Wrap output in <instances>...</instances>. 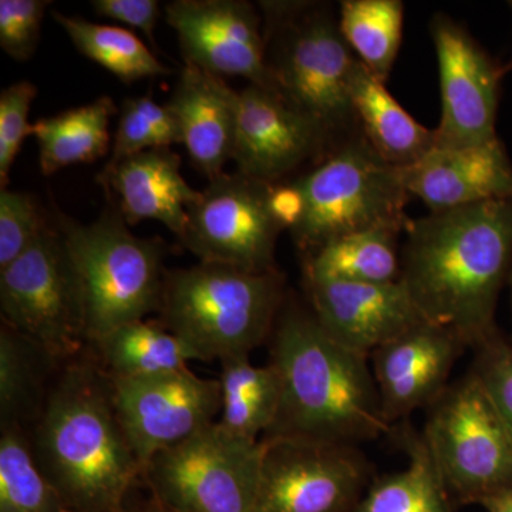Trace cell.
I'll use <instances>...</instances> for the list:
<instances>
[{
  "instance_id": "cell-1",
  "label": "cell",
  "mask_w": 512,
  "mask_h": 512,
  "mask_svg": "<svg viewBox=\"0 0 512 512\" xmlns=\"http://www.w3.org/2000/svg\"><path fill=\"white\" fill-rule=\"evenodd\" d=\"M400 281L421 318L467 348L497 330L495 311L512 274V198L410 220Z\"/></svg>"
},
{
  "instance_id": "cell-2",
  "label": "cell",
  "mask_w": 512,
  "mask_h": 512,
  "mask_svg": "<svg viewBox=\"0 0 512 512\" xmlns=\"http://www.w3.org/2000/svg\"><path fill=\"white\" fill-rule=\"evenodd\" d=\"M275 326L269 365L281 397L262 440L359 447L393 429L384 419L369 357L330 338L312 312L288 308Z\"/></svg>"
},
{
  "instance_id": "cell-3",
  "label": "cell",
  "mask_w": 512,
  "mask_h": 512,
  "mask_svg": "<svg viewBox=\"0 0 512 512\" xmlns=\"http://www.w3.org/2000/svg\"><path fill=\"white\" fill-rule=\"evenodd\" d=\"M32 450L73 512H121L144 471L128 443L106 373L70 362L47 393Z\"/></svg>"
},
{
  "instance_id": "cell-4",
  "label": "cell",
  "mask_w": 512,
  "mask_h": 512,
  "mask_svg": "<svg viewBox=\"0 0 512 512\" xmlns=\"http://www.w3.org/2000/svg\"><path fill=\"white\" fill-rule=\"evenodd\" d=\"M264 12L266 63L275 92L330 138L346 143L359 121L350 80L359 60L325 3L259 2Z\"/></svg>"
},
{
  "instance_id": "cell-5",
  "label": "cell",
  "mask_w": 512,
  "mask_h": 512,
  "mask_svg": "<svg viewBox=\"0 0 512 512\" xmlns=\"http://www.w3.org/2000/svg\"><path fill=\"white\" fill-rule=\"evenodd\" d=\"M284 281L278 271L200 264L165 274L161 325L200 362L249 356L278 320Z\"/></svg>"
},
{
  "instance_id": "cell-6",
  "label": "cell",
  "mask_w": 512,
  "mask_h": 512,
  "mask_svg": "<svg viewBox=\"0 0 512 512\" xmlns=\"http://www.w3.org/2000/svg\"><path fill=\"white\" fill-rule=\"evenodd\" d=\"M82 284L87 342L160 309L165 281L163 242L128 231L117 212L84 225L57 212Z\"/></svg>"
},
{
  "instance_id": "cell-7",
  "label": "cell",
  "mask_w": 512,
  "mask_h": 512,
  "mask_svg": "<svg viewBox=\"0 0 512 512\" xmlns=\"http://www.w3.org/2000/svg\"><path fill=\"white\" fill-rule=\"evenodd\" d=\"M295 181L305 210L291 234L308 255L333 239L372 231L399 235L409 225L410 195L400 168L384 161L362 133Z\"/></svg>"
},
{
  "instance_id": "cell-8",
  "label": "cell",
  "mask_w": 512,
  "mask_h": 512,
  "mask_svg": "<svg viewBox=\"0 0 512 512\" xmlns=\"http://www.w3.org/2000/svg\"><path fill=\"white\" fill-rule=\"evenodd\" d=\"M421 434L453 503L512 490V441L473 372L431 404Z\"/></svg>"
},
{
  "instance_id": "cell-9",
  "label": "cell",
  "mask_w": 512,
  "mask_h": 512,
  "mask_svg": "<svg viewBox=\"0 0 512 512\" xmlns=\"http://www.w3.org/2000/svg\"><path fill=\"white\" fill-rule=\"evenodd\" d=\"M2 323L25 336L56 365L87 342L79 272L59 228L47 225L28 251L0 269Z\"/></svg>"
},
{
  "instance_id": "cell-10",
  "label": "cell",
  "mask_w": 512,
  "mask_h": 512,
  "mask_svg": "<svg viewBox=\"0 0 512 512\" xmlns=\"http://www.w3.org/2000/svg\"><path fill=\"white\" fill-rule=\"evenodd\" d=\"M262 440L235 436L218 421L148 463L153 498L174 512H256Z\"/></svg>"
},
{
  "instance_id": "cell-11",
  "label": "cell",
  "mask_w": 512,
  "mask_h": 512,
  "mask_svg": "<svg viewBox=\"0 0 512 512\" xmlns=\"http://www.w3.org/2000/svg\"><path fill=\"white\" fill-rule=\"evenodd\" d=\"M271 188L238 171L218 175L188 207L181 244L208 264L278 271L275 245L284 228L272 214Z\"/></svg>"
},
{
  "instance_id": "cell-12",
  "label": "cell",
  "mask_w": 512,
  "mask_h": 512,
  "mask_svg": "<svg viewBox=\"0 0 512 512\" xmlns=\"http://www.w3.org/2000/svg\"><path fill=\"white\" fill-rule=\"evenodd\" d=\"M256 512H353L370 480L359 447L262 440Z\"/></svg>"
},
{
  "instance_id": "cell-13",
  "label": "cell",
  "mask_w": 512,
  "mask_h": 512,
  "mask_svg": "<svg viewBox=\"0 0 512 512\" xmlns=\"http://www.w3.org/2000/svg\"><path fill=\"white\" fill-rule=\"evenodd\" d=\"M110 382L121 426L143 471L157 454L207 429L221 413L220 380L197 376L190 367Z\"/></svg>"
},
{
  "instance_id": "cell-14",
  "label": "cell",
  "mask_w": 512,
  "mask_h": 512,
  "mask_svg": "<svg viewBox=\"0 0 512 512\" xmlns=\"http://www.w3.org/2000/svg\"><path fill=\"white\" fill-rule=\"evenodd\" d=\"M430 33L441 90L434 147L476 146L495 140L503 67L495 64L463 25L444 13L431 19Z\"/></svg>"
},
{
  "instance_id": "cell-15",
  "label": "cell",
  "mask_w": 512,
  "mask_h": 512,
  "mask_svg": "<svg viewBox=\"0 0 512 512\" xmlns=\"http://www.w3.org/2000/svg\"><path fill=\"white\" fill-rule=\"evenodd\" d=\"M185 63L274 90L266 63L264 26L244 0H174L165 6Z\"/></svg>"
},
{
  "instance_id": "cell-16",
  "label": "cell",
  "mask_w": 512,
  "mask_h": 512,
  "mask_svg": "<svg viewBox=\"0 0 512 512\" xmlns=\"http://www.w3.org/2000/svg\"><path fill=\"white\" fill-rule=\"evenodd\" d=\"M325 131L274 90L248 84L238 92L237 127L232 161L238 173L279 183L299 165L325 153Z\"/></svg>"
},
{
  "instance_id": "cell-17",
  "label": "cell",
  "mask_w": 512,
  "mask_h": 512,
  "mask_svg": "<svg viewBox=\"0 0 512 512\" xmlns=\"http://www.w3.org/2000/svg\"><path fill=\"white\" fill-rule=\"evenodd\" d=\"M464 349L466 343L453 332L426 320L376 349L370 356L387 423L429 409L450 386L451 370Z\"/></svg>"
},
{
  "instance_id": "cell-18",
  "label": "cell",
  "mask_w": 512,
  "mask_h": 512,
  "mask_svg": "<svg viewBox=\"0 0 512 512\" xmlns=\"http://www.w3.org/2000/svg\"><path fill=\"white\" fill-rule=\"evenodd\" d=\"M305 279L320 328L340 345L367 357L424 322L400 279L389 284Z\"/></svg>"
},
{
  "instance_id": "cell-19",
  "label": "cell",
  "mask_w": 512,
  "mask_h": 512,
  "mask_svg": "<svg viewBox=\"0 0 512 512\" xmlns=\"http://www.w3.org/2000/svg\"><path fill=\"white\" fill-rule=\"evenodd\" d=\"M400 175L410 197L431 212L512 198V163L498 137L476 146L434 147L400 168Z\"/></svg>"
},
{
  "instance_id": "cell-20",
  "label": "cell",
  "mask_w": 512,
  "mask_h": 512,
  "mask_svg": "<svg viewBox=\"0 0 512 512\" xmlns=\"http://www.w3.org/2000/svg\"><path fill=\"white\" fill-rule=\"evenodd\" d=\"M116 201L117 214L127 225L154 220L181 239L188 224V207L200 192L185 181L181 158L171 148H154L117 163L97 175Z\"/></svg>"
},
{
  "instance_id": "cell-21",
  "label": "cell",
  "mask_w": 512,
  "mask_h": 512,
  "mask_svg": "<svg viewBox=\"0 0 512 512\" xmlns=\"http://www.w3.org/2000/svg\"><path fill=\"white\" fill-rule=\"evenodd\" d=\"M238 92L222 77L185 63L168 101L183 136V146L208 180L224 173L232 160Z\"/></svg>"
},
{
  "instance_id": "cell-22",
  "label": "cell",
  "mask_w": 512,
  "mask_h": 512,
  "mask_svg": "<svg viewBox=\"0 0 512 512\" xmlns=\"http://www.w3.org/2000/svg\"><path fill=\"white\" fill-rule=\"evenodd\" d=\"M350 99L360 133L387 163L407 167L433 150L434 130L410 116L384 83L360 62L350 80Z\"/></svg>"
},
{
  "instance_id": "cell-23",
  "label": "cell",
  "mask_w": 512,
  "mask_h": 512,
  "mask_svg": "<svg viewBox=\"0 0 512 512\" xmlns=\"http://www.w3.org/2000/svg\"><path fill=\"white\" fill-rule=\"evenodd\" d=\"M117 106L110 96L39 119L32 124L30 136L39 146L40 171L45 177L63 168L89 164L110 150V120Z\"/></svg>"
},
{
  "instance_id": "cell-24",
  "label": "cell",
  "mask_w": 512,
  "mask_h": 512,
  "mask_svg": "<svg viewBox=\"0 0 512 512\" xmlns=\"http://www.w3.org/2000/svg\"><path fill=\"white\" fill-rule=\"evenodd\" d=\"M399 429L397 440L409 464L373 481L353 512H453V501L423 434L406 423Z\"/></svg>"
},
{
  "instance_id": "cell-25",
  "label": "cell",
  "mask_w": 512,
  "mask_h": 512,
  "mask_svg": "<svg viewBox=\"0 0 512 512\" xmlns=\"http://www.w3.org/2000/svg\"><path fill=\"white\" fill-rule=\"evenodd\" d=\"M109 379H140L188 369L194 350L163 325L137 320L92 343Z\"/></svg>"
},
{
  "instance_id": "cell-26",
  "label": "cell",
  "mask_w": 512,
  "mask_h": 512,
  "mask_svg": "<svg viewBox=\"0 0 512 512\" xmlns=\"http://www.w3.org/2000/svg\"><path fill=\"white\" fill-rule=\"evenodd\" d=\"M57 366L35 343L8 325L0 328V423L2 429L37 420L50 387L47 373Z\"/></svg>"
},
{
  "instance_id": "cell-27",
  "label": "cell",
  "mask_w": 512,
  "mask_h": 512,
  "mask_svg": "<svg viewBox=\"0 0 512 512\" xmlns=\"http://www.w3.org/2000/svg\"><path fill=\"white\" fill-rule=\"evenodd\" d=\"M397 234L362 232L333 239L308 255L305 278L335 279L365 284L399 281L402 259L396 249Z\"/></svg>"
},
{
  "instance_id": "cell-28",
  "label": "cell",
  "mask_w": 512,
  "mask_h": 512,
  "mask_svg": "<svg viewBox=\"0 0 512 512\" xmlns=\"http://www.w3.org/2000/svg\"><path fill=\"white\" fill-rule=\"evenodd\" d=\"M339 28L357 60L386 83L403 39L404 3L400 0H343Z\"/></svg>"
},
{
  "instance_id": "cell-29",
  "label": "cell",
  "mask_w": 512,
  "mask_h": 512,
  "mask_svg": "<svg viewBox=\"0 0 512 512\" xmlns=\"http://www.w3.org/2000/svg\"><path fill=\"white\" fill-rule=\"evenodd\" d=\"M53 18L83 56L109 70L123 83L157 79L171 73V69L164 66L146 43L130 30L59 12L53 13Z\"/></svg>"
},
{
  "instance_id": "cell-30",
  "label": "cell",
  "mask_w": 512,
  "mask_h": 512,
  "mask_svg": "<svg viewBox=\"0 0 512 512\" xmlns=\"http://www.w3.org/2000/svg\"><path fill=\"white\" fill-rule=\"evenodd\" d=\"M0 512H73L37 466L22 427L2 429Z\"/></svg>"
},
{
  "instance_id": "cell-31",
  "label": "cell",
  "mask_w": 512,
  "mask_h": 512,
  "mask_svg": "<svg viewBox=\"0 0 512 512\" xmlns=\"http://www.w3.org/2000/svg\"><path fill=\"white\" fill-rule=\"evenodd\" d=\"M183 144L180 124L168 104L147 96L127 99L121 106L109 164L154 148Z\"/></svg>"
},
{
  "instance_id": "cell-32",
  "label": "cell",
  "mask_w": 512,
  "mask_h": 512,
  "mask_svg": "<svg viewBox=\"0 0 512 512\" xmlns=\"http://www.w3.org/2000/svg\"><path fill=\"white\" fill-rule=\"evenodd\" d=\"M47 225L35 198L28 192L8 188L0 191V269L28 251Z\"/></svg>"
},
{
  "instance_id": "cell-33",
  "label": "cell",
  "mask_w": 512,
  "mask_h": 512,
  "mask_svg": "<svg viewBox=\"0 0 512 512\" xmlns=\"http://www.w3.org/2000/svg\"><path fill=\"white\" fill-rule=\"evenodd\" d=\"M473 350L471 372L483 384L512 441V343L497 329Z\"/></svg>"
},
{
  "instance_id": "cell-34",
  "label": "cell",
  "mask_w": 512,
  "mask_h": 512,
  "mask_svg": "<svg viewBox=\"0 0 512 512\" xmlns=\"http://www.w3.org/2000/svg\"><path fill=\"white\" fill-rule=\"evenodd\" d=\"M35 84L22 80L10 84L0 94V184L5 190L10 168L18 157L25 138L30 136V107L35 100Z\"/></svg>"
},
{
  "instance_id": "cell-35",
  "label": "cell",
  "mask_w": 512,
  "mask_h": 512,
  "mask_svg": "<svg viewBox=\"0 0 512 512\" xmlns=\"http://www.w3.org/2000/svg\"><path fill=\"white\" fill-rule=\"evenodd\" d=\"M49 0H0V47L18 62H28L39 46Z\"/></svg>"
},
{
  "instance_id": "cell-36",
  "label": "cell",
  "mask_w": 512,
  "mask_h": 512,
  "mask_svg": "<svg viewBox=\"0 0 512 512\" xmlns=\"http://www.w3.org/2000/svg\"><path fill=\"white\" fill-rule=\"evenodd\" d=\"M92 6L97 15L140 30L156 46L154 33L161 12L157 0H93Z\"/></svg>"
},
{
  "instance_id": "cell-37",
  "label": "cell",
  "mask_w": 512,
  "mask_h": 512,
  "mask_svg": "<svg viewBox=\"0 0 512 512\" xmlns=\"http://www.w3.org/2000/svg\"><path fill=\"white\" fill-rule=\"evenodd\" d=\"M271 210L282 228L292 231L299 224L305 210V198L296 181L272 184Z\"/></svg>"
},
{
  "instance_id": "cell-38",
  "label": "cell",
  "mask_w": 512,
  "mask_h": 512,
  "mask_svg": "<svg viewBox=\"0 0 512 512\" xmlns=\"http://www.w3.org/2000/svg\"><path fill=\"white\" fill-rule=\"evenodd\" d=\"M480 505L487 512H512V490L485 498Z\"/></svg>"
},
{
  "instance_id": "cell-39",
  "label": "cell",
  "mask_w": 512,
  "mask_h": 512,
  "mask_svg": "<svg viewBox=\"0 0 512 512\" xmlns=\"http://www.w3.org/2000/svg\"><path fill=\"white\" fill-rule=\"evenodd\" d=\"M121 512H174V511H171L170 508L164 507L163 504L158 503V501L154 500V498H153V501H151V503L144 505V507L140 508V510H136V511L123 510Z\"/></svg>"
},
{
  "instance_id": "cell-40",
  "label": "cell",
  "mask_w": 512,
  "mask_h": 512,
  "mask_svg": "<svg viewBox=\"0 0 512 512\" xmlns=\"http://www.w3.org/2000/svg\"><path fill=\"white\" fill-rule=\"evenodd\" d=\"M510 6H511V9H512V2H510ZM511 70H512V60H511L510 63L507 64V66L503 67V74L511 72Z\"/></svg>"
},
{
  "instance_id": "cell-41",
  "label": "cell",
  "mask_w": 512,
  "mask_h": 512,
  "mask_svg": "<svg viewBox=\"0 0 512 512\" xmlns=\"http://www.w3.org/2000/svg\"><path fill=\"white\" fill-rule=\"evenodd\" d=\"M510 281H511V285H512V274H511V278H510Z\"/></svg>"
}]
</instances>
